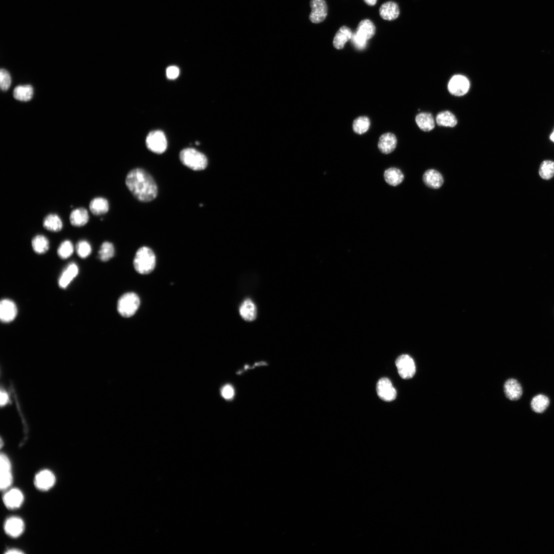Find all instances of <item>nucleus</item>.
Instances as JSON below:
<instances>
[{
  "instance_id": "nucleus-21",
  "label": "nucleus",
  "mask_w": 554,
  "mask_h": 554,
  "mask_svg": "<svg viewBox=\"0 0 554 554\" xmlns=\"http://www.w3.org/2000/svg\"><path fill=\"white\" fill-rule=\"evenodd\" d=\"M71 224L76 227L86 225L89 221V214L85 208H80L73 210L70 217Z\"/></svg>"
},
{
  "instance_id": "nucleus-29",
  "label": "nucleus",
  "mask_w": 554,
  "mask_h": 554,
  "mask_svg": "<svg viewBox=\"0 0 554 554\" xmlns=\"http://www.w3.org/2000/svg\"><path fill=\"white\" fill-rule=\"evenodd\" d=\"M436 122L441 126L453 127L457 124L456 116L449 111H442L436 117Z\"/></svg>"
},
{
  "instance_id": "nucleus-2",
  "label": "nucleus",
  "mask_w": 554,
  "mask_h": 554,
  "mask_svg": "<svg viewBox=\"0 0 554 554\" xmlns=\"http://www.w3.org/2000/svg\"><path fill=\"white\" fill-rule=\"evenodd\" d=\"M156 258L154 251L150 248L143 246L137 251L133 260V266L140 274L147 275L152 273L156 266Z\"/></svg>"
},
{
  "instance_id": "nucleus-7",
  "label": "nucleus",
  "mask_w": 554,
  "mask_h": 554,
  "mask_svg": "<svg viewBox=\"0 0 554 554\" xmlns=\"http://www.w3.org/2000/svg\"><path fill=\"white\" fill-rule=\"evenodd\" d=\"M312 11L309 16L310 21L316 24L323 22L327 18L328 7L325 0H311Z\"/></svg>"
},
{
  "instance_id": "nucleus-38",
  "label": "nucleus",
  "mask_w": 554,
  "mask_h": 554,
  "mask_svg": "<svg viewBox=\"0 0 554 554\" xmlns=\"http://www.w3.org/2000/svg\"><path fill=\"white\" fill-rule=\"evenodd\" d=\"M351 40L354 45L360 49H364L366 45L367 41L358 36L356 32L352 33Z\"/></svg>"
},
{
  "instance_id": "nucleus-23",
  "label": "nucleus",
  "mask_w": 554,
  "mask_h": 554,
  "mask_svg": "<svg viewBox=\"0 0 554 554\" xmlns=\"http://www.w3.org/2000/svg\"><path fill=\"white\" fill-rule=\"evenodd\" d=\"M239 311L241 317L246 321H253L256 318V307L252 301L250 299H246L243 302Z\"/></svg>"
},
{
  "instance_id": "nucleus-30",
  "label": "nucleus",
  "mask_w": 554,
  "mask_h": 554,
  "mask_svg": "<svg viewBox=\"0 0 554 554\" xmlns=\"http://www.w3.org/2000/svg\"><path fill=\"white\" fill-rule=\"evenodd\" d=\"M13 95L16 100L27 102L32 98L33 89L29 85L20 86L14 89Z\"/></svg>"
},
{
  "instance_id": "nucleus-18",
  "label": "nucleus",
  "mask_w": 554,
  "mask_h": 554,
  "mask_svg": "<svg viewBox=\"0 0 554 554\" xmlns=\"http://www.w3.org/2000/svg\"><path fill=\"white\" fill-rule=\"evenodd\" d=\"M379 13L381 17L384 20L392 21L398 17L400 9L397 3L389 1L383 3L381 6Z\"/></svg>"
},
{
  "instance_id": "nucleus-41",
  "label": "nucleus",
  "mask_w": 554,
  "mask_h": 554,
  "mask_svg": "<svg viewBox=\"0 0 554 554\" xmlns=\"http://www.w3.org/2000/svg\"><path fill=\"white\" fill-rule=\"evenodd\" d=\"M0 397H1V400H0V402H1V407H3L8 404V403L9 402V397L8 394L5 391L2 390L1 391V395H0Z\"/></svg>"
},
{
  "instance_id": "nucleus-13",
  "label": "nucleus",
  "mask_w": 554,
  "mask_h": 554,
  "mask_svg": "<svg viewBox=\"0 0 554 554\" xmlns=\"http://www.w3.org/2000/svg\"><path fill=\"white\" fill-rule=\"evenodd\" d=\"M25 529V525L20 518L12 517L6 520L4 524L5 533L13 538L21 536Z\"/></svg>"
},
{
  "instance_id": "nucleus-37",
  "label": "nucleus",
  "mask_w": 554,
  "mask_h": 554,
  "mask_svg": "<svg viewBox=\"0 0 554 554\" xmlns=\"http://www.w3.org/2000/svg\"><path fill=\"white\" fill-rule=\"evenodd\" d=\"M11 83V79L10 75L8 71L4 69H1L0 71V87L3 91L8 90Z\"/></svg>"
},
{
  "instance_id": "nucleus-20",
  "label": "nucleus",
  "mask_w": 554,
  "mask_h": 554,
  "mask_svg": "<svg viewBox=\"0 0 554 554\" xmlns=\"http://www.w3.org/2000/svg\"><path fill=\"white\" fill-rule=\"evenodd\" d=\"M355 32L358 36L367 41L375 35L376 27L371 20H363L359 23Z\"/></svg>"
},
{
  "instance_id": "nucleus-12",
  "label": "nucleus",
  "mask_w": 554,
  "mask_h": 554,
  "mask_svg": "<svg viewBox=\"0 0 554 554\" xmlns=\"http://www.w3.org/2000/svg\"><path fill=\"white\" fill-rule=\"evenodd\" d=\"M17 308L14 302L9 299H3L0 304V319L4 323H9L14 320L17 315Z\"/></svg>"
},
{
  "instance_id": "nucleus-22",
  "label": "nucleus",
  "mask_w": 554,
  "mask_h": 554,
  "mask_svg": "<svg viewBox=\"0 0 554 554\" xmlns=\"http://www.w3.org/2000/svg\"><path fill=\"white\" fill-rule=\"evenodd\" d=\"M352 35V32L349 27L345 26L341 27L333 38V46L337 49H343L345 43L351 39Z\"/></svg>"
},
{
  "instance_id": "nucleus-10",
  "label": "nucleus",
  "mask_w": 554,
  "mask_h": 554,
  "mask_svg": "<svg viewBox=\"0 0 554 554\" xmlns=\"http://www.w3.org/2000/svg\"><path fill=\"white\" fill-rule=\"evenodd\" d=\"M377 392L379 397L384 401L391 402L397 397V392L387 378L380 379L377 384Z\"/></svg>"
},
{
  "instance_id": "nucleus-4",
  "label": "nucleus",
  "mask_w": 554,
  "mask_h": 554,
  "mask_svg": "<svg viewBox=\"0 0 554 554\" xmlns=\"http://www.w3.org/2000/svg\"><path fill=\"white\" fill-rule=\"evenodd\" d=\"M140 300L134 293H128L122 296L118 300L117 310L121 316L128 318L135 315L139 309Z\"/></svg>"
},
{
  "instance_id": "nucleus-43",
  "label": "nucleus",
  "mask_w": 554,
  "mask_h": 554,
  "mask_svg": "<svg viewBox=\"0 0 554 554\" xmlns=\"http://www.w3.org/2000/svg\"><path fill=\"white\" fill-rule=\"evenodd\" d=\"M364 2L369 6L375 5L377 1V0H364Z\"/></svg>"
},
{
  "instance_id": "nucleus-44",
  "label": "nucleus",
  "mask_w": 554,
  "mask_h": 554,
  "mask_svg": "<svg viewBox=\"0 0 554 554\" xmlns=\"http://www.w3.org/2000/svg\"><path fill=\"white\" fill-rule=\"evenodd\" d=\"M551 140L554 142V130L550 136Z\"/></svg>"
},
{
  "instance_id": "nucleus-15",
  "label": "nucleus",
  "mask_w": 554,
  "mask_h": 554,
  "mask_svg": "<svg viewBox=\"0 0 554 554\" xmlns=\"http://www.w3.org/2000/svg\"><path fill=\"white\" fill-rule=\"evenodd\" d=\"M504 392L506 397L512 401H517L523 394L522 385L515 379H509L505 383Z\"/></svg>"
},
{
  "instance_id": "nucleus-11",
  "label": "nucleus",
  "mask_w": 554,
  "mask_h": 554,
  "mask_svg": "<svg viewBox=\"0 0 554 554\" xmlns=\"http://www.w3.org/2000/svg\"><path fill=\"white\" fill-rule=\"evenodd\" d=\"M55 482V475L48 469H44L39 472L34 479L36 488L42 491H46L52 488Z\"/></svg>"
},
{
  "instance_id": "nucleus-16",
  "label": "nucleus",
  "mask_w": 554,
  "mask_h": 554,
  "mask_svg": "<svg viewBox=\"0 0 554 554\" xmlns=\"http://www.w3.org/2000/svg\"><path fill=\"white\" fill-rule=\"evenodd\" d=\"M397 144V138L393 133H385L379 139L378 148L382 153L389 154L393 152Z\"/></svg>"
},
{
  "instance_id": "nucleus-17",
  "label": "nucleus",
  "mask_w": 554,
  "mask_h": 554,
  "mask_svg": "<svg viewBox=\"0 0 554 554\" xmlns=\"http://www.w3.org/2000/svg\"><path fill=\"white\" fill-rule=\"evenodd\" d=\"M423 180L427 187L433 189H439L444 183L443 175L435 170L427 171L424 176Z\"/></svg>"
},
{
  "instance_id": "nucleus-31",
  "label": "nucleus",
  "mask_w": 554,
  "mask_h": 554,
  "mask_svg": "<svg viewBox=\"0 0 554 554\" xmlns=\"http://www.w3.org/2000/svg\"><path fill=\"white\" fill-rule=\"evenodd\" d=\"M32 247L37 254H43L48 251L49 248V242L48 239L43 235H37L32 240Z\"/></svg>"
},
{
  "instance_id": "nucleus-6",
  "label": "nucleus",
  "mask_w": 554,
  "mask_h": 554,
  "mask_svg": "<svg viewBox=\"0 0 554 554\" xmlns=\"http://www.w3.org/2000/svg\"><path fill=\"white\" fill-rule=\"evenodd\" d=\"M396 366L400 376L404 379H409L416 373V366L414 360L408 355H402L396 360Z\"/></svg>"
},
{
  "instance_id": "nucleus-25",
  "label": "nucleus",
  "mask_w": 554,
  "mask_h": 554,
  "mask_svg": "<svg viewBox=\"0 0 554 554\" xmlns=\"http://www.w3.org/2000/svg\"><path fill=\"white\" fill-rule=\"evenodd\" d=\"M43 225L46 229L52 232H59L63 226L60 217L55 214H49L45 217Z\"/></svg>"
},
{
  "instance_id": "nucleus-24",
  "label": "nucleus",
  "mask_w": 554,
  "mask_h": 554,
  "mask_svg": "<svg viewBox=\"0 0 554 554\" xmlns=\"http://www.w3.org/2000/svg\"><path fill=\"white\" fill-rule=\"evenodd\" d=\"M90 209L94 215H104L109 210L108 201L103 197L95 198L91 201Z\"/></svg>"
},
{
  "instance_id": "nucleus-32",
  "label": "nucleus",
  "mask_w": 554,
  "mask_h": 554,
  "mask_svg": "<svg viewBox=\"0 0 554 554\" xmlns=\"http://www.w3.org/2000/svg\"><path fill=\"white\" fill-rule=\"evenodd\" d=\"M114 255V247L112 243L110 242H105L99 251V258L104 262H107L111 259Z\"/></svg>"
},
{
  "instance_id": "nucleus-8",
  "label": "nucleus",
  "mask_w": 554,
  "mask_h": 554,
  "mask_svg": "<svg viewBox=\"0 0 554 554\" xmlns=\"http://www.w3.org/2000/svg\"><path fill=\"white\" fill-rule=\"evenodd\" d=\"M0 466H1V478H0V488L2 491H6L11 485L13 481L11 464L9 458L3 453L0 456Z\"/></svg>"
},
{
  "instance_id": "nucleus-40",
  "label": "nucleus",
  "mask_w": 554,
  "mask_h": 554,
  "mask_svg": "<svg viewBox=\"0 0 554 554\" xmlns=\"http://www.w3.org/2000/svg\"><path fill=\"white\" fill-rule=\"evenodd\" d=\"M222 395L226 399L232 398L234 395V390L231 386L229 385L225 386L222 390Z\"/></svg>"
},
{
  "instance_id": "nucleus-35",
  "label": "nucleus",
  "mask_w": 554,
  "mask_h": 554,
  "mask_svg": "<svg viewBox=\"0 0 554 554\" xmlns=\"http://www.w3.org/2000/svg\"><path fill=\"white\" fill-rule=\"evenodd\" d=\"M540 175L543 179H551L554 176V162L550 160L544 161L540 167Z\"/></svg>"
},
{
  "instance_id": "nucleus-1",
  "label": "nucleus",
  "mask_w": 554,
  "mask_h": 554,
  "mask_svg": "<svg viewBox=\"0 0 554 554\" xmlns=\"http://www.w3.org/2000/svg\"><path fill=\"white\" fill-rule=\"evenodd\" d=\"M125 183L128 190L141 202H150L157 197L158 189L155 180L140 168L130 171L126 176Z\"/></svg>"
},
{
  "instance_id": "nucleus-27",
  "label": "nucleus",
  "mask_w": 554,
  "mask_h": 554,
  "mask_svg": "<svg viewBox=\"0 0 554 554\" xmlns=\"http://www.w3.org/2000/svg\"><path fill=\"white\" fill-rule=\"evenodd\" d=\"M384 179L390 186L396 187L404 180V175L402 172L396 168H390L386 170L384 174Z\"/></svg>"
},
{
  "instance_id": "nucleus-19",
  "label": "nucleus",
  "mask_w": 554,
  "mask_h": 554,
  "mask_svg": "<svg viewBox=\"0 0 554 554\" xmlns=\"http://www.w3.org/2000/svg\"><path fill=\"white\" fill-rule=\"evenodd\" d=\"M79 273V268L74 263L69 264L62 273L59 280V287L66 289Z\"/></svg>"
},
{
  "instance_id": "nucleus-9",
  "label": "nucleus",
  "mask_w": 554,
  "mask_h": 554,
  "mask_svg": "<svg viewBox=\"0 0 554 554\" xmlns=\"http://www.w3.org/2000/svg\"><path fill=\"white\" fill-rule=\"evenodd\" d=\"M469 87V81L465 77L456 75L452 77L449 81L448 89L451 95L460 97L465 95L468 92Z\"/></svg>"
},
{
  "instance_id": "nucleus-14",
  "label": "nucleus",
  "mask_w": 554,
  "mask_h": 554,
  "mask_svg": "<svg viewBox=\"0 0 554 554\" xmlns=\"http://www.w3.org/2000/svg\"><path fill=\"white\" fill-rule=\"evenodd\" d=\"M24 495L19 489H13L8 491L3 496L5 506L9 509L19 508L24 501Z\"/></svg>"
},
{
  "instance_id": "nucleus-39",
  "label": "nucleus",
  "mask_w": 554,
  "mask_h": 554,
  "mask_svg": "<svg viewBox=\"0 0 554 554\" xmlns=\"http://www.w3.org/2000/svg\"><path fill=\"white\" fill-rule=\"evenodd\" d=\"M166 74L168 79L174 80L178 77L180 74V70L178 67L171 66L166 69Z\"/></svg>"
},
{
  "instance_id": "nucleus-42",
  "label": "nucleus",
  "mask_w": 554,
  "mask_h": 554,
  "mask_svg": "<svg viewBox=\"0 0 554 554\" xmlns=\"http://www.w3.org/2000/svg\"><path fill=\"white\" fill-rule=\"evenodd\" d=\"M23 553L21 551L16 549L9 550L5 553L6 554H22Z\"/></svg>"
},
{
  "instance_id": "nucleus-5",
  "label": "nucleus",
  "mask_w": 554,
  "mask_h": 554,
  "mask_svg": "<svg viewBox=\"0 0 554 554\" xmlns=\"http://www.w3.org/2000/svg\"><path fill=\"white\" fill-rule=\"evenodd\" d=\"M147 148L154 153L161 154L167 148V141L164 133L160 130L151 131L146 139Z\"/></svg>"
},
{
  "instance_id": "nucleus-36",
  "label": "nucleus",
  "mask_w": 554,
  "mask_h": 554,
  "mask_svg": "<svg viewBox=\"0 0 554 554\" xmlns=\"http://www.w3.org/2000/svg\"><path fill=\"white\" fill-rule=\"evenodd\" d=\"M92 246L90 243L86 240L80 241L76 245V251L78 255L81 258H86L92 253Z\"/></svg>"
},
{
  "instance_id": "nucleus-33",
  "label": "nucleus",
  "mask_w": 554,
  "mask_h": 554,
  "mask_svg": "<svg viewBox=\"0 0 554 554\" xmlns=\"http://www.w3.org/2000/svg\"><path fill=\"white\" fill-rule=\"evenodd\" d=\"M369 126H370V121L365 116L357 117L352 124V128H353L354 132L359 134V135L366 132L368 130Z\"/></svg>"
},
{
  "instance_id": "nucleus-28",
  "label": "nucleus",
  "mask_w": 554,
  "mask_h": 554,
  "mask_svg": "<svg viewBox=\"0 0 554 554\" xmlns=\"http://www.w3.org/2000/svg\"><path fill=\"white\" fill-rule=\"evenodd\" d=\"M549 398L546 395L540 394L535 396L531 402V409L536 413H543L550 405Z\"/></svg>"
},
{
  "instance_id": "nucleus-34",
  "label": "nucleus",
  "mask_w": 554,
  "mask_h": 554,
  "mask_svg": "<svg viewBox=\"0 0 554 554\" xmlns=\"http://www.w3.org/2000/svg\"><path fill=\"white\" fill-rule=\"evenodd\" d=\"M74 251V247L72 242L70 240H65L60 245L57 252L61 259H66L72 255Z\"/></svg>"
},
{
  "instance_id": "nucleus-3",
  "label": "nucleus",
  "mask_w": 554,
  "mask_h": 554,
  "mask_svg": "<svg viewBox=\"0 0 554 554\" xmlns=\"http://www.w3.org/2000/svg\"><path fill=\"white\" fill-rule=\"evenodd\" d=\"M179 157L184 165L195 171L204 170L208 165L207 157L194 148L183 149L181 151Z\"/></svg>"
},
{
  "instance_id": "nucleus-26",
  "label": "nucleus",
  "mask_w": 554,
  "mask_h": 554,
  "mask_svg": "<svg viewBox=\"0 0 554 554\" xmlns=\"http://www.w3.org/2000/svg\"><path fill=\"white\" fill-rule=\"evenodd\" d=\"M416 122L420 128L424 131H430L435 127V121L432 114L423 112L416 117Z\"/></svg>"
}]
</instances>
